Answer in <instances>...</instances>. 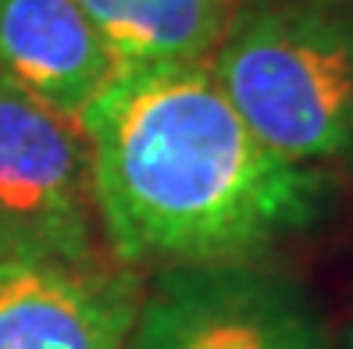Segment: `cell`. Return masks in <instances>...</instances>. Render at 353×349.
<instances>
[{
	"label": "cell",
	"mask_w": 353,
	"mask_h": 349,
	"mask_svg": "<svg viewBox=\"0 0 353 349\" xmlns=\"http://www.w3.org/2000/svg\"><path fill=\"white\" fill-rule=\"evenodd\" d=\"M243 0H79L121 68L211 61Z\"/></svg>",
	"instance_id": "obj_7"
},
{
	"label": "cell",
	"mask_w": 353,
	"mask_h": 349,
	"mask_svg": "<svg viewBox=\"0 0 353 349\" xmlns=\"http://www.w3.org/2000/svg\"><path fill=\"white\" fill-rule=\"evenodd\" d=\"M97 224L82 125L0 78V246L93 264Z\"/></svg>",
	"instance_id": "obj_3"
},
{
	"label": "cell",
	"mask_w": 353,
	"mask_h": 349,
	"mask_svg": "<svg viewBox=\"0 0 353 349\" xmlns=\"http://www.w3.org/2000/svg\"><path fill=\"white\" fill-rule=\"evenodd\" d=\"M132 349H332L296 282L257 264L164 268L136 306Z\"/></svg>",
	"instance_id": "obj_4"
},
{
	"label": "cell",
	"mask_w": 353,
	"mask_h": 349,
	"mask_svg": "<svg viewBox=\"0 0 353 349\" xmlns=\"http://www.w3.org/2000/svg\"><path fill=\"white\" fill-rule=\"evenodd\" d=\"M211 68L275 154L353 178V8L243 0Z\"/></svg>",
	"instance_id": "obj_2"
},
{
	"label": "cell",
	"mask_w": 353,
	"mask_h": 349,
	"mask_svg": "<svg viewBox=\"0 0 353 349\" xmlns=\"http://www.w3.org/2000/svg\"><path fill=\"white\" fill-rule=\"evenodd\" d=\"M79 125L100 229L129 268L257 264L314 229L336 193L246 125L211 61L121 68Z\"/></svg>",
	"instance_id": "obj_1"
},
{
	"label": "cell",
	"mask_w": 353,
	"mask_h": 349,
	"mask_svg": "<svg viewBox=\"0 0 353 349\" xmlns=\"http://www.w3.org/2000/svg\"><path fill=\"white\" fill-rule=\"evenodd\" d=\"M339 349H353V332H350V335L343 339V346H339Z\"/></svg>",
	"instance_id": "obj_9"
},
{
	"label": "cell",
	"mask_w": 353,
	"mask_h": 349,
	"mask_svg": "<svg viewBox=\"0 0 353 349\" xmlns=\"http://www.w3.org/2000/svg\"><path fill=\"white\" fill-rule=\"evenodd\" d=\"M118 72L79 0H0V78L43 107L79 121Z\"/></svg>",
	"instance_id": "obj_6"
},
{
	"label": "cell",
	"mask_w": 353,
	"mask_h": 349,
	"mask_svg": "<svg viewBox=\"0 0 353 349\" xmlns=\"http://www.w3.org/2000/svg\"><path fill=\"white\" fill-rule=\"evenodd\" d=\"M139 296L93 264L0 246V349H132Z\"/></svg>",
	"instance_id": "obj_5"
},
{
	"label": "cell",
	"mask_w": 353,
	"mask_h": 349,
	"mask_svg": "<svg viewBox=\"0 0 353 349\" xmlns=\"http://www.w3.org/2000/svg\"><path fill=\"white\" fill-rule=\"evenodd\" d=\"M300 4H328V8H353V0H300Z\"/></svg>",
	"instance_id": "obj_8"
}]
</instances>
